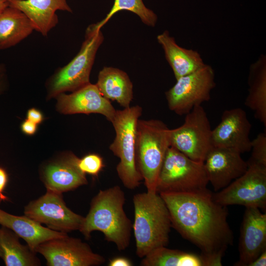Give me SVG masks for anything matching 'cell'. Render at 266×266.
Masks as SVG:
<instances>
[{"label":"cell","instance_id":"cell-1","mask_svg":"<svg viewBox=\"0 0 266 266\" xmlns=\"http://www.w3.org/2000/svg\"><path fill=\"white\" fill-rule=\"evenodd\" d=\"M169 212L171 226L201 251L205 266H222L233 243L227 206L216 202L208 189L186 193H161Z\"/></svg>","mask_w":266,"mask_h":266},{"label":"cell","instance_id":"cell-2","mask_svg":"<svg viewBox=\"0 0 266 266\" xmlns=\"http://www.w3.org/2000/svg\"><path fill=\"white\" fill-rule=\"evenodd\" d=\"M125 200V193L118 185L100 190L92 199L79 231L87 239L92 232L100 231L119 250H125L130 245L133 229V224L124 210Z\"/></svg>","mask_w":266,"mask_h":266},{"label":"cell","instance_id":"cell-3","mask_svg":"<svg viewBox=\"0 0 266 266\" xmlns=\"http://www.w3.org/2000/svg\"><path fill=\"white\" fill-rule=\"evenodd\" d=\"M133 201L136 254L142 258L154 249L167 245L171 222L167 206L157 192L136 194Z\"/></svg>","mask_w":266,"mask_h":266},{"label":"cell","instance_id":"cell-4","mask_svg":"<svg viewBox=\"0 0 266 266\" xmlns=\"http://www.w3.org/2000/svg\"><path fill=\"white\" fill-rule=\"evenodd\" d=\"M170 146L169 129L163 121L138 119L135 143V163L147 191L156 192L159 175Z\"/></svg>","mask_w":266,"mask_h":266},{"label":"cell","instance_id":"cell-5","mask_svg":"<svg viewBox=\"0 0 266 266\" xmlns=\"http://www.w3.org/2000/svg\"><path fill=\"white\" fill-rule=\"evenodd\" d=\"M100 30L97 23L88 26L77 55L47 79L45 87L48 100L61 93L74 92L90 83V73L97 52L104 39Z\"/></svg>","mask_w":266,"mask_h":266},{"label":"cell","instance_id":"cell-6","mask_svg":"<svg viewBox=\"0 0 266 266\" xmlns=\"http://www.w3.org/2000/svg\"><path fill=\"white\" fill-rule=\"evenodd\" d=\"M142 112L138 105L116 110L111 122L115 137L109 148L119 158L117 173L123 185L130 190L139 187L143 180L136 166L135 156L136 125Z\"/></svg>","mask_w":266,"mask_h":266},{"label":"cell","instance_id":"cell-7","mask_svg":"<svg viewBox=\"0 0 266 266\" xmlns=\"http://www.w3.org/2000/svg\"><path fill=\"white\" fill-rule=\"evenodd\" d=\"M209 183L203 162L194 161L170 146L157 181L156 192H195L207 189Z\"/></svg>","mask_w":266,"mask_h":266},{"label":"cell","instance_id":"cell-8","mask_svg":"<svg viewBox=\"0 0 266 266\" xmlns=\"http://www.w3.org/2000/svg\"><path fill=\"white\" fill-rule=\"evenodd\" d=\"M185 115L181 126L169 129L170 146L194 161L203 162L213 147L209 120L201 105Z\"/></svg>","mask_w":266,"mask_h":266},{"label":"cell","instance_id":"cell-9","mask_svg":"<svg viewBox=\"0 0 266 266\" xmlns=\"http://www.w3.org/2000/svg\"><path fill=\"white\" fill-rule=\"evenodd\" d=\"M213 68L206 65L195 72L176 80V83L165 93L170 110L179 115H186L195 106L210 99L215 87Z\"/></svg>","mask_w":266,"mask_h":266},{"label":"cell","instance_id":"cell-10","mask_svg":"<svg viewBox=\"0 0 266 266\" xmlns=\"http://www.w3.org/2000/svg\"><path fill=\"white\" fill-rule=\"evenodd\" d=\"M246 172L222 190L212 193L213 200L225 206L239 205L266 208V166L248 165Z\"/></svg>","mask_w":266,"mask_h":266},{"label":"cell","instance_id":"cell-11","mask_svg":"<svg viewBox=\"0 0 266 266\" xmlns=\"http://www.w3.org/2000/svg\"><path fill=\"white\" fill-rule=\"evenodd\" d=\"M24 215L56 231L67 233L79 230L84 217L68 208L62 194L50 190L30 201L24 209Z\"/></svg>","mask_w":266,"mask_h":266},{"label":"cell","instance_id":"cell-12","mask_svg":"<svg viewBox=\"0 0 266 266\" xmlns=\"http://www.w3.org/2000/svg\"><path fill=\"white\" fill-rule=\"evenodd\" d=\"M35 252L44 257L48 266H98L105 261L87 243L68 235L43 242Z\"/></svg>","mask_w":266,"mask_h":266},{"label":"cell","instance_id":"cell-13","mask_svg":"<svg viewBox=\"0 0 266 266\" xmlns=\"http://www.w3.org/2000/svg\"><path fill=\"white\" fill-rule=\"evenodd\" d=\"M251 128L246 113L242 108L226 110L220 123L212 131V145L234 149L241 154L249 152Z\"/></svg>","mask_w":266,"mask_h":266},{"label":"cell","instance_id":"cell-14","mask_svg":"<svg viewBox=\"0 0 266 266\" xmlns=\"http://www.w3.org/2000/svg\"><path fill=\"white\" fill-rule=\"evenodd\" d=\"M241 153L234 149L212 147L203 162L208 180L215 192L228 186L248 168Z\"/></svg>","mask_w":266,"mask_h":266},{"label":"cell","instance_id":"cell-15","mask_svg":"<svg viewBox=\"0 0 266 266\" xmlns=\"http://www.w3.org/2000/svg\"><path fill=\"white\" fill-rule=\"evenodd\" d=\"M79 159L73 153L66 152L46 164L41 177L46 189L62 194L87 185L86 174L78 167Z\"/></svg>","mask_w":266,"mask_h":266},{"label":"cell","instance_id":"cell-16","mask_svg":"<svg viewBox=\"0 0 266 266\" xmlns=\"http://www.w3.org/2000/svg\"><path fill=\"white\" fill-rule=\"evenodd\" d=\"M55 98L57 111L66 115L100 114L111 122L116 111L96 85L91 83L69 94L61 93Z\"/></svg>","mask_w":266,"mask_h":266},{"label":"cell","instance_id":"cell-17","mask_svg":"<svg viewBox=\"0 0 266 266\" xmlns=\"http://www.w3.org/2000/svg\"><path fill=\"white\" fill-rule=\"evenodd\" d=\"M239 241V260L234 266H249L266 250V214L255 207H245Z\"/></svg>","mask_w":266,"mask_h":266},{"label":"cell","instance_id":"cell-18","mask_svg":"<svg viewBox=\"0 0 266 266\" xmlns=\"http://www.w3.org/2000/svg\"><path fill=\"white\" fill-rule=\"evenodd\" d=\"M9 6L23 12L31 21L34 31L46 36L58 23L56 12H72L67 0H7Z\"/></svg>","mask_w":266,"mask_h":266},{"label":"cell","instance_id":"cell-19","mask_svg":"<svg viewBox=\"0 0 266 266\" xmlns=\"http://www.w3.org/2000/svg\"><path fill=\"white\" fill-rule=\"evenodd\" d=\"M0 225L9 228L23 238L35 252L39 244L52 238L63 237L67 233L52 230L24 216L9 214L0 208Z\"/></svg>","mask_w":266,"mask_h":266},{"label":"cell","instance_id":"cell-20","mask_svg":"<svg viewBox=\"0 0 266 266\" xmlns=\"http://www.w3.org/2000/svg\"><path fill=\"white\" fill-rule=\"evenodd\" d=\"M157 39L164 51L165 58L171 67L176 80L195 72L205 65L200 54L196 50L179 46L167 31Z\"/></svg>","mask_w":266,"mask_h":266},{"label":"cell","instance_id":"cell-21","mask_svg":"<svg viewBox=\"0 0 266 266\" xmlns=\"http://www.w3.org/2000/svg\"><path fill=\"white\" fill-rule=\"evenodd\" d=\"M101 95L127 108L133 99V85L127 73L119 68L104 66L96 84Z\"/></svg>","mask_w":266,"mask_h":266},{"label":"cell","instance_id":"cell-22","mask_svg":"<svg viewBox=\"0 0 266 266\" xmlns=\"http://www.w3.org/2000/svg\"><path fill=\"white\" fill-rule=\"evenodd\" d=\"M34 31L28 17L8 5L0 13V50L15 46Z\"/></svg>","mask_w":266,"mask_h":266},{"label":"cell","instance_id":"cell-23","mask_svg":"<svg viewBox=\"0 0 266 266\" xmlns=\"http://www.w3.org/2000/svg\"><path fill=\"white\" fill-rule=\"evenodd\" d=\"M248 93L244 104L256 119L266 127V58L262 55L250 68Z\"/></svg>","mask_w":266,"mask_h":266},{"label":"cell","instance_id":"cell-24","mask_svg":"<svg viewBox=\"0 0 266 266\" xmlns=\"http://www.w3.org/2000/svg\"><path fill=\"white\" fill-rule=\"evenodd\" d=\"M0 228V250L6 266H38L39 259L28 245L22 244L19 236L8 228Z\"/></svg>","mask_w":266,"mask_h":266},{"label":"cell","instance_id":"cell-25","mask_svg":"<svg viewBox=\"0 0 266 266\" xmlns=\"http://www.w3.org/2000/svg\"><path fill=\"white\" fill-rule=\"evenodd\" d=\"M142 266H205L200 255L163 246L142 258Z\"/></svg>","mask_w":266,"mask_h":266},{"label":"cell","instance_id":"cell-26","mask_svg":"<svg viewBox=\"0 0 266 266\" xmlns=\"http://www.w3.org/2000/svg\"><path fill=\"white\" fill-rule=\"evenodd\" d=\"M122 10L129 11L136 14L148 26L154 27L157 22L156 14L147 8L142 0H114L110 11L105 18L97 23L98 26L101 28L114 15Z\"/></svg>","mask_w":266,"mask_h":266},{"label":"cell","instance_id":"cell-27","mask_svg":"<svg viewBox=\"0 0 266 266\" xmlns=\"http://www.w3.org/2000/svg\"><path fill=\"white\" fill-rule=\"evenodd\" d=\"M251 154L247 164L266 166V133L262 132L251 142Z\"/></svg>","mask_w":266,"mask_h":266},{"label":"cell","instance_id":"cell-28","mask_svg":"<svg viewBox=\"0 0 266 266\" xmlns=\"http://www.w3.org/2000/svg\"><path fill=\"white\" fill-rule=\"evenodd\" d=\"M78 167L85 174L98 176L104 166L102 158L95 153H90L79 158Z\"/></svg>","mask_w":266,"mask_h":266},{"label":"cell","instance_id":"cell-29","mask_svg":"<svg viewBox=\"0 0 266 266\" xmlns=\"http://www.w3.org/2000/svg\"><path fill=\"white\" fill-rule=\"evenodd\" d=\"M26 116V119L38 125L41 124L44 120L42 112L34 107L28 109Z\"/></svg>","mask_w":266,"mask_h":266},{"label":"cell","instance_id":"cell-30","mask_svg":"<svg viewBox=\"0 0 266 266\" xmlns=\"http://www.w3.org/2000/svg\"><path fill=\"white\" fill-rule=\"evenodd\" d=\"M38 125L26 119L22 122L20 129L24 134L28 135H33L36 133L38 130Z\"/></svg>","mask_w":266,"mask_h":266},{"label":"cell","instance_id":"cell-31","mask_svg":"<svg viewBox=\"0 0 266 266\" xmlns=\"http://www.w3.org/2000/svg\"><path fill=\"white\" fill-rule=\"evenodd\" d=\"M8 86V80L6 65L0 63V95L7 90Z\"/></svg>","mask_w":266,"mask_h":266},{"label":"cell","instance_id":"cell-32","mask_svg":"<svg viewBox=\"0 0 266 266\" xmlns=\"http://www.w3.org/2000/svg\"><path fill=\"white\" fill-rule=\"evenodd\" d=\"M8 176L6 171L0 166V200L5 201L7 200L6 197L3 195V191L7 185Z\"/></svg>","mask_w":266,"mask_h":266},{"label":"cell","instance_id":"cell-33","mask_svg":"<svg viewBox=\"0 0 266 266\" xmlns=\"http://www.w3.org/2000/svg\"><path fill=\"white\" fill-rule=\"evenodd\" d=\"M132 262L127 258L116 257L110 260L109 266H132Z\"/></svg>","mask_w":266,"mask_h":266},{"label":"cell","instance_id":"cell-34","mask_svg":"<svg viewBox=\"0 0 266 266\" xmlns=\"http://www.w3.org/2000/svg\"><path fill=\"white\" fill-rule=\"evenodd\" d=\"M266 250L262 253L257 258L251 262L249 266H266Z\"/></svg>","mask_w":266,"mask_h":266},{"label":"cell","instance_id":"cell-35","mask_svg":"<svg viewBox=\"0 0 266 266\" xmlns=\"http://www.w3.org/2000/svg\"><path fill=\"white\" fill-rule=\"evenodd\" d=\"M8 5L9 3L7 0H0V13Z\"/></svg>","mask_w":266,"mask_h":266},{"label":"cell","instance_id":"cell-36","mask_svg":"<svg viewBox=\"0 0 266 266\" xmlns=\"http://www.w3.org/2000/svg\"><path fill=\"white\" fill-rule=\"evenodd\" d=\"M0 258L1 257V253L0 250Z\"/></svg>","mask_w":266,"mask_h":266},{"label":"cell","instance_id":"cell-37","mask_svg":"<svg viewBox=\"0 0 266 266\" xmlns=\"http://www.w3.org/2000/svg\"></svg>","mask_w":266,"mask_h":266}]
</instances>
